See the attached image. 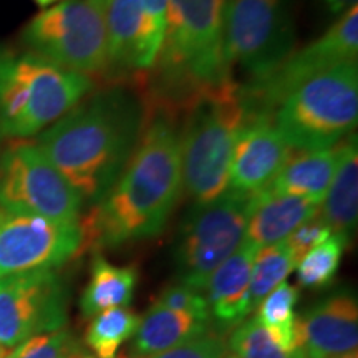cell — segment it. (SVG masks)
I'll use <instances>...</instances> for the list:
<instances>
[{
	"label": "cell",
	"instance_id": "obj_1",
	"mask_svg": "<svg viewBox=\"0 0 358 358\" xmlns=\"http://www.w3.org/2000/svg\"><path fill=\"white\" fill-rule=\"evenodd\" d=\"M143 129L140 96L124 87H110L43 129L35 145L92 208L122 176Z\"/></svg>",
	"mask_w": 358,
	"mask_h": 358
},
{
	"label": "cell",
	"instance_id": "obj_2",
	"mask_svg": "<svg viewBox=\"0 0 358 358\" xmlns=\"http://www.w3.org/2000/svg\"><path fill=\"white\" fill-rule=\"evenodd\" d=\"M181 189V133L169 116L158 115L143 129L115 186L80 224V252L158 236L176 208Z\"/></svg>",
	"mask_w": 358,
	"mask_h": 358
},
{
	"label": "cell",
	"instance_id": "obj_3",
	"mask_svg": "<svg viewBox=\"0 0 358 358\" xmlns=\"http://www.w3.org/2000/svg\"><path fill=\"white\" fill-rule=\"evenodd\" d=\"M227 0H168V25L158 55L159 82L166 93L196 98L232 82L224 57Z\"/></svg>",
	"mask_w": 358,
	"mask_h": 358
},
{
	"label": "cell",
	"instance_id": "obj_4",
	"mask_svg": "<svg viewBox=\"0 0 358 358\" xmlns=\"http://www.w3.org/2000/svg\"><path fill=\"white\" fill-rule=\"evenodd\" d=\"M87 75L62 69L32 52L0 50V136L42 133L92 92Z\"/></svg>",
	"mask_w": 358,
	"mask_h": 358
},
{
	"label": "cell",
	"instance_id": "obj_5",
	"mask_svg": "<svg viewBox=\"0 0 358 358\" xmlns=\"http://www.w3.org/2000/svg\"><path fill=\"white\" fill-rule=\"evenodd\" d=\"M191 101L181 133L182 186L194 203H208L227 189L232 150L250 108L232 82Z\"/></svg>",
	"mask_w": 358,
	"mask_h": 358
},
{
	"label": "cell",
	"instance_id": "obj_6",
	"mask_svg": "<svg viewBox=\"0 0 358 358\" xmlns=\"http://www.w3.org/2000/svg\"><path fill=\"white\" fill-rule=\"evenodd\" d=\"M290 150H329L350 136L358 120V65L345 62L322 71L271 111Z\"/></svg>",
	"mask_w": 358,
	"mask_h": 358
},
{
	"label": "cell",
	"instance_id": "obj_7",
	"mask_svg": "<svg viewBox=\"0 0 358 358\" xmlns=\"http://www.w3.org/2000/svg\"><path fill=\"white\" fill-rule=\"evenodd\" d=\"M252 194L226 189L208 203H194L186 214L174 249L182 285L204 290L209 277L239 248L254 208Z\"/></svg>",
	"mask_w": 358,
	"mask_h": 358
},
{
	"label": "cell",
	"instance_id": "obj_8",
	"mask_svg": "<svg viewBox=\"0 0 358 358\" xmlns=\"http://www.w3.org/2000/svg\"><path fill=\"white\" fill-rule=\"evenodd\" d=\"M22 42L62 69L90 78L110 75L105 25L90 0H64L43 8L24 29Z\"/></svg>",
	"mask_w": 358,
	"mask_h": 358
},
{
	"label": "cell",
	"instance_id": "obj_9",
	"mask_svg": "<svg viewBox=\"0 0 358 358\" xmlns=\"http://www.w3.org/2000/svg\"><path fill=\"white\" fill-rule=\"evenodd\" d=\"M295 29L287 0H227L224 57L259 82L294 53Z\"/></svg>",
	"mask_w": 358,
	"mask_h": 358
},
{
	"label": "cell",
	"instance_id": "obj_10",
	"mask_svg": "<svg viewBox=\"0 0 358 358\" xmlns=\"http://www.w3.org/2000/svg\"><path fill=\"white\" fill-rule=\"evenodd\" d=\"M83 199L35 143L15 141L0 155V209L78 224Z\"/></svg>",
	"mask_w": 358,
	"mask_h": 358
},
{
	"label": "cell",
	"instance_id": "obj_11",
	"mask_svg": "<svg viewBox=\"0 0 358 358\" xmlns=\"http://www.w3.org/2000/svg\"><path fill=\"white\" fill-rule=\"evenodd\" d=\"M357 53L358 7L353 6L322 37L294 52L274 73L250 82L241 92L250 110L271 113L299 85L340 64L355 62Z\"/></svg>",
	"mask_w": 358,
	"mask_h": 358
},
{
	"label": "cell",
	"instance_id": "obj_12",
	"mask_svg": "<svg viewBox=\"0 0 358 358\" xmlns=\"http://www.w3.org/2000/svg\"><path fill=\"white\" fill-rule=\"evenodd\" d=\"M65 289L53 271H34L0 279V350L60 330L66 320Z\"/></svg>",
	"mask_w": 358,
	"mask_h": 358
},
{
	"label": "cell",
	"instance_id": "obj_13",
	"mask_svg": "<svg viewBox=\"0 0 358 358\" xmlns=\"http://www.w3.org/2000/svg\"><path fill=\"white\" fill-rule=\"evenodd\" d=\"M78 224L0 209V279L34 271H52L80 254Z\"/></svg>",
	"mask_w": 358,
	"mask_h": 358
},
{
	"label": "cell",
	"instance_id": "obj_14",
	"mask_svg": "<svg viewBox=\"0 0 358 358\" xmlns=\"http://www.w3.org/2000/svg\"><path fill=\"white\" fill-rule=\"evenodd\" d=\"M289 155L271 113L250 110L232 150L227 189L256 196L272 185Z\"/></svg>",
	"mask_w": 358,
	"mask_h": 358
},
{
	"label": "cell",
	"instance_id": "obj_15",
	"mask_svg": "<svg viewBox=\"0 0 358 358\" xmlns=\"http://www.w3.org/2000/svg\"><path fill=\"white\" fill-rule=\"evenodd\" d=\"M100 13L108 43V78L151 69L159 47L151 37L138 0H90Z\"/></svg>",
	"mask_w": 358,
	"mask_h": 358
},
{
	"label": "cell",
	"instance_id": "obj_16",
	"mask_svg": "<svg viewBox=\"0 0 358 358\" xmlns=\"http://www.w3.org/2000/svg\"><path fill=\"white\" fill-rule=\"evenodd\" d=\"M306 358H340L358 348V307L350 294H335L295 322Z\"/></svg>",
	"mask_w": 358,
	"mask_h": 358
},
{
	"label": "cell",
	"instance_id": "obj_17",
	"mask_svg": "<svg viewBox=\"0 0 358 358\" xmlns=\"http://www.w3.org/2000/svg\"><path fill=\"white\" fill-rule=\"evenodd\" d=\"M257 249V245L244 237L239 248L213 272L206 284L204 297L208 301L209 315H213L219 329L241 324L250 313V268Z\"/></svg>",
	"mask_w": 358,
	"mask_h": 358
},
{
	"label": "cell",
	"instance_id": "obj_18",
	"mask_svg": "<svg viewBox=\"0 0 358 358\" xmlns=\"http://www.w3.org/2000/svg\"><path fill=\"white\" fill-rule=\"evenodd\" d=\"M319 213V204L301 196L272 189L257 192L250 213L245 239L257 248L277 244Z\"/></svg>",
	"mask_w": 358,
	"mask_h": 358
},
{
	"label": "cell",
	"instance_id": "obj_19",
	"mask_svg": "<svg viewBox=\"0 0 358 358\" xmlns=\"http://www.w3.org/2000/svg\"><path fill=\"white\" fill-rule=\"evenodd\" d=\"M320 217L335 234L350 237L358 216V143L355 133L337 145V166L324 201Z\"/></svg>",
	"mask_w": 358,
	"mask_h": 358
},
{
	"label": "cell",
	"instance_id": "obj_20",
	"mask_svg": "<svg viewBox=\"0 0 358 358\" xmlns=\"http://www.w3.org/2000/svg\"><path fill=\"white\" fill-rule=\"evenodd\" d=\"M337 166V146L289 155L271 187L322 204Z\"/></svg>",
	"mask_w": 358,
	"mask_h": 358
},
{
	"label": "cell",
	"instance_id": "obj_21",
	"mask_svg": "<svg viewBox=\"0 0 358 358\" xmlns=\"http://www.w3.org/2000/svg\"><path fill=\"white\" fill-rule=\"evenodd\" d=\"M208 332V322L186 312H176L155 303L140 319L134 350L141 357L161 353Z\"/></svg>",
	"mask_w": 358,
	"mask_h": 358
},
{
	"label": "cell",
	"instance_id": "obj_22",
	"mask_svg": "<svg viewBox=\"0 0 358 358\" xmlns=\"http://www.w3.org/2000/svg\"><path fill=\"white\" fill-rule=\"evenodd\" d=\"M138 284V271L134 267H116L105 257L93 259L92 279L82 295L80 307L85 317L115 307H127L131 302Z\"/></svg>",
	"mask_w": 358,
	"mask_h": 358
},
{
	"label": "cell",
	"instance_id": "obj_23",
	"mask_svg": "<svg viewBox=\"0 0 358 358\" xmlns=\"http://www.w3.org/2000/svg\"><path fill=\"white\" fill-rule=\"evenodd\" d=\"M299 290L294 285L282 282L257 306L256 319L266 327L272 338L285 350H297V332H295V303Z\"/></svg>",
	"mask_w": 358,
	"mask_h": 358
},
{
	"label": "cell",
	"instance_id": "obj_24",
	"mask_svg": "<svg viewBox=\"0 0 358 358\" xmlns=\"http://www.w3.org/2000/svg\"><path fill=\"white\" fill-rule=\"evenodd\" d=\"M297 266L292 257V252L280 241L277 244L259 248L256 257L252 261L249 282V308L256 310L259 303L274 290L277 285L285 282L294 267Z\"/></svg>",
	"mask_w": 358,
	"mask_h": 358
},
{
	"label": "cell",
	"instance_id": "obj_25",
	"mask_svg": "<svg viewBox=\"0 0 358 358\" xmlns=\"http://www.w3.org/2000/svg\"><path fill=\"white\" fill-rule=\"evenodd\" d=\"M140 317L127 307L103 310L95 317L87 332L88 347L96 358H115L124 340L136 334Z\"/></svg>",
	"mask_w": 358,
	"mask_h": 358
},
{
	"label": "cell",
	"instance_id": "obj_26",
	"mask_svg": "<svg viewBox=\"0 0 358 358\" xmlns=\"http://www.w3.org/2000/svg\"><path fill=\"white\" fill-rule=\"evenodd\" d=\"M348 241L350 237L332 232L324 243L308 250L297 262V277L302 287L319 289L334 280Z\"/></svg>",
	"mask_w": 358,
	"mask_h": 358
},
{
	"label": "cell",
	"instance_id": "obj_27",
	"mask_svg": "<svg viewBox=\"0 0 358 358\" xmlns=\"http://www.w3.org/2000/svg\"><path fill=\"white\" fill-rule=\"evenodd\" d=\"M229 347L237 358H306L302 348L292 352L282 348L256 317L234 330Z\"/></svg>",
	"mask_w": 358,
	"mask_h": 358
},
{
	"label": "cell",
	"instance_id": "obj_28",
	"mask_svg": "<svg viewBox=\"0 0 358 358\" xmlns=\"http://www.w3.org/2000/svg\"><path fill=\"white\" fill-rule=\"evenodd\" d=\"M77 352L71 335L60 329L25 340L7 358H71Z\"/></svg>",
	"mask_w": 358,
	"mask_h": 358
},
{
	"label": "cell",
	"instance_id": "obj_29",
	"mask_svg": "<svg viewBox=\"0 0 358 358\" xmlns=\"http://www.w3.org/2000/svg\"><path fill=\"white\" fill-rule=\"evenodd\" d=\"M156 303L176 312L191 313V315L198 317V319L206 322H209V319H211V315H209L208 301H206L204 295L201 294L199 290H194L182 284H176L164 289Z\"/></svg>",
	"mask_w": 358,
	"mask_h": 358
},
{
	"label": "cell",
	"instance_id": "obj_30",
	"mask_svg": "<svg viewBox=\"0 0 358 358\" xmlns=\"http://www.w3.org/2000/svg\"><path fill=\"white\" fill-rule=\"evenodd\" d=\"M224 355H226V345L222 338L208 330L203 335L186 340L169 350L141 358H224Z\"/></svg>",
	"mask_w": 358,
	"mask_h": 358
},
{
	"label": "cell",
	"instance_id": "obj_31",
	"mask_svg": "<svg viewBox=\"0 0 358 358\" xmlns=\"http://www.w3.org/2000/svg\"><path fill=\"white\" fill-rule=\"evenodd\" d=\"M332 234V229L327 226V222L320 217V214L317 213L315 216L308 217L306 222H302L297 229H294L290 234L285 237V244L292 252V257L295 264L306 256L308 250L319 245L320 243Z\"/></svg>",
	"mask_w": 358,
	"mask_h": 358
},
{
	"label": "cell",
	"instance_id": "obj_32",
	"mask_svg": "<svg viewBox=\"0 0 358 358\" xmlns=\"http://www.w3.org/2000/svg\"><path fill=\"white\" fill-rule=\"evenodd\" d=\"M138 2L146 17L151 37L161 50L168 25V0H138Z\"/></svg>",
	"mask_w": 358,
	"mask_h": 358
},
{
	"label": "cell",
	"instance_id": "obj_33",
	"mask_svg": "<svg viewBox=\"0 0 358 358\" xmlns=\"http://www.w3.org/2000/svg\"><path fill=\"white\" fill-rule=\"evenodd\" d=\"M34 2L37 3L38 7H42V8H48L50 6H53V3L64 2V0H34Z\"/></svg>",
	"mask_w": 358,
	"mask_h": 358
},
{
	"label": "cell",
	"instance_id": "obj_34",
	"mask_svg": "<svg viewBox=\"0 0 358 358\" xmlns=\"http://www.w3.org/2000/svg\"><path fill=\"white\" fill-rule=\"evenodd\" d=\"M75 358H96V357H92V355H88V353H82V352H78L77 353V357Z\"/></svg>",
	"mask_w": 358,
	"mask_h": 358
},
{
	"label": "cell",
	"instance_id": "obj_35",
	"mask_svg": "<svg viewBox=\"0 0 358 358\" xmlns=\"http://www.w3.org/2000/svg\"><path fill=\"white\" fill-rule=\"evenodd\" d=\"M340 358H358V355H357V352H352V353H348V355H343Z\"/></svg>",
	"mask_w": 358,
	"mask_h": 358
},
{
	"label": "cell",
	"instance_id": "obj_36",
	"mask_svg": "<svg viewBox=\"0 0 358 358\" xmlns=\"http://www.w3.org/2000/svg\"><path fill=\"white\" fill-rule=\"evenodd\" d=\"M0 358H7V352L0 350Z\"/></svg>",
	"mask_w": 358,
	"mask_h": 358
},
{
	"label": "cell",
	"instance_id": "obj_37",
	"mask_svg": "<svg viewBox=\"0 0 358 358\" xmlns=\"http://www.w3.org/2000/svg\"><path fill=\"white\" fill-rule=\"evenodd\" d=\"M224 358H237V357L232 355V353H231V355H224Z\"/></svg>",
	"mask_w": 358,
	"mask_h": 358
}]
</instances>
